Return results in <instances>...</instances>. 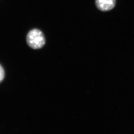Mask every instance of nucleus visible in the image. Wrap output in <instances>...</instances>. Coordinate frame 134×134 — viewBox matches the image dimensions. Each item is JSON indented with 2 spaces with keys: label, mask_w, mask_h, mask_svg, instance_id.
Instances as JSON below:
<instances>
[{
  "label": "nucleus",
  "mask_w": 134,
  "mask_h": 134,
  "mask_svg": "<svg viewBox=\"0 0 134 134\" xmlns=\"http://www.w3.org/2000/svg\"><path fill=\"white\" fill-rule=\"evenodd\" d=\"M116 4V0H95L96 8L102 12H107L112 10Z\"/></svg>",
  "instance_id": "nucleus-2"
},
{
  "label": "nucleus",
  "mask_w": 134,
  "mask_h": 134,
  "mask_svg": "<svg viewBox=\"0 0 134 134\" xmlns=\"http://www.w3.org/2000/svg\"><path fill=\"white\" fill-rule=\"evenodd\" d=\"M4 71L2 66L0 65V83L4 80Z\"/></svg>",
  "instance_id": "nucleus-3"
},
{
  "label": "nucleus",
  "mask_w": 134,
  "mask_h": 134,
  "mask_svg": "<svg viewBox=\"0 0 134 134\" xmlns=\"http://www.w3.org/2000/svg\"><path fill=\"white\" fill-rule=\"evenodd\" d=\"M26 42L30 48L34 49H40L45 44V36L42 30L34 28L28 33Z\"/></svg>",
  "instance_id": "nucleus-1"
}]
</instances>
